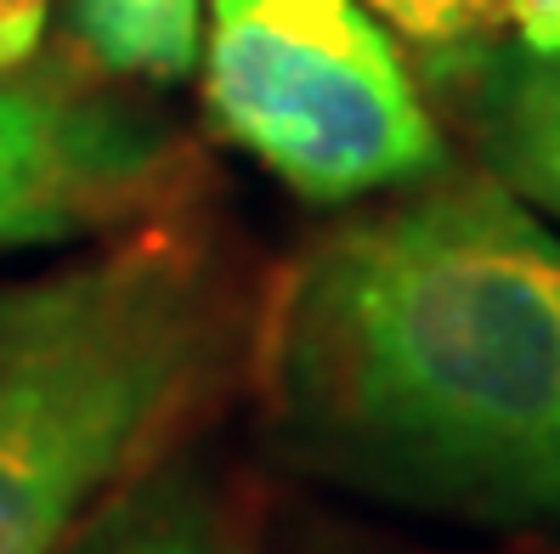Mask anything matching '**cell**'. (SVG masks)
Masks as SVG:
<instances>
[{
    "label": "cell",
    "instance_id": "ba28073f",
    "mask_svg": "<svg viewBox=\"0 0 560 554\" xmlns=\"http://www.w3.org/2000/svg\"><path fill=\"white\" fill-rule=\"evenodd\" d=\"M362 7L424 51H458L487 40L504 23L510 0H362Z\"/></svg>",
    "mask_w": 560,
    "mask_h": 554
},
{
    "label": "cell",
    "instance_id": "3957f363",
    "mask_svg": "<svg viewBox=\"0 0 560 554\" xmlns=\"http://www.w3.org/2000/svg\"><path fill=\"white\" fill-rule=\"evenodd\" d=\"M205 108L306 204H351L442 170V130L362 0H205Z\"/></svg>",
    "mask_w": 560,
    "mask_h": 554
},
{
    "label": "cell",
    "instance_id": "7a4b0ae2",
    "mask_svg": "<svg viewBox=\"0 0 560 554\" xmlns=\"http://www.w3.org/2000/svg\"><path fill=\"white\" fill-rule=\"evenodd\" d=\"M215 283L182 233H130L0 283V554H62L182 425Z\"/></svg>",
    "mask_w": 560,
    "mask_h": 554
},
{
    "label": "cell",
    "instance_id": "52a82bcc",
    "mask_svg": "<svg viewBox=\"0 0 560 554\" xmlns=\"http://www.w3.org/2000/svg\"><path fill=\"white\" fill-rule=\"evenodd\" d=\"M74 554H221L210 515L182 493L125 498L103 538H80Z\"/></svg>",
    "mask_w": 560,
    "mask_h": 554
},
{
    "label": "cell",
    "instance_id": "5b68a950",
    "mask_svg": "<svg viewBox=\"0 0 560 554\" xmlns=\"http://www.w3.org/2000/svg\"><path fill=\"white\" fill-rule=\"evenodd\" d=\"M442 80L465 108L481 170L538 215L560 221V51L476 40L442 51Z\"/></svg>",
    "mask_w": 560,
    "mask_h": 554
},
{
    "label": "cell",
    "instance_id": "9c48e42d",
    "mask_svg": "<svg viewBox=\"0 0 560 554\" xmlns=\"http://www.w3.org/2000/svg\"><path fill=\"white\" fill-rule=\"evenodd\" d=\"M46 12L51 0H0V74H12L35 57L46 35Z\"/></svg>",
    "mask_w": 560,
    "mask_h": 554
},
{
    "label": "cell",
    "instance_id": "8992f818",
    "mask_svg": "<svg viewBox=\"0 0 560 554\" xmlns=\"http://www.w3.org/2000/svg\"><path fill=\"white\" fill-rule=\"evenodd\" d=\"M69 23L108 74L176 85L199 69L205 0H69Z\"/></svg>",
    "mask_w": 560,
    "mask_h": 554
},
{
    "label": "cell",
    "instance_id": "277c9868",
    "mask_svg": "<svg viewBox=\"0 0 560 554\" xmlns=\"http://www.w3.org/2000/svg\"><path fill=\"white\" fill-rule=\"evenodd\" d=\"M159 148L119 114L51 85L0 80V244H51L142 204Z\"/></svg>",
    "mask_w": 560,
    "mask_h": 554
},
{
    "label": "cell",
    "instance_id": "6da1fadb",
    "mask_svg": "<svg viewBox=\"0 0 560 554\" xmlns=\"http://www.w3.org/2000/svg\"><path fill=\"white\" fill-rule=\"evenodd\" d=\"M260 397L346 493L560 532V226L487 170L408 181L289 260Z\"/></svg>",
    "mask_w": 560,
    "mask_h": 554
}]
</instances>
